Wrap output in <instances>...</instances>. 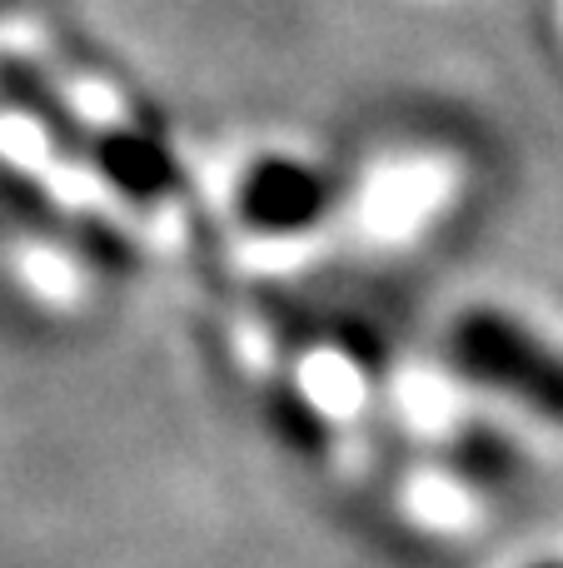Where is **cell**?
Segmentation results:
<instances>
[{
    "instance_id": "2",
    "label": "cell",
    "mask_w": 563,
    "mask_h": 568,
    "mask_svg": "<svg viewBox=\"0 0 563 568\" xmlns=\"http://www.w3.org/2000/svg\"><path fill=\"white\" fill-rule=\"evenodd\" d=\"M454 344L469 374L529 399L539 414L563 419V359L544 349L529 329H519L504 314H469V320H459Z\"/></svg>"
},
{
    "instance_id": "3",
    "label": "cell",
    "mask_w": 563,
    "mask_h": 568,
    "mask_svg": "<svg viewBox=\"0 0 563 568\" xmlns=\"http://www.w3.org/2000/svg\"><path fill=\"white\" fill-rule=\"evenodd\" d=\"M329 210V180L305 160H259L239 185V215L265 235H299Z\"/></svg>"
},
{
    "instance_id": "1",
    "label": "cell",
    "mask_w": 563,
    "mask_h": 568,
    "mask_svg": "<svg viewBox=\"0 0 563 568\" xmlns=\"http://www.w3.org/2000/svg\"><path fill=\"white\" fill-rule=\"evenodd\" d=\"M0 105L25 115L60 155H75L80 165L100 170L120 195L140 200V205H160V200L180 195L175 160L160 145H150V135H140V130H90L80 110L65 100V90L35 60H25L10 45H0Z\"/></svg>"
}]
</instances>
